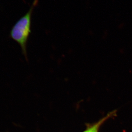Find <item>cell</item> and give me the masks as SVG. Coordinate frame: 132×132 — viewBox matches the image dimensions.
I'll use <instances>...</instances> for the list:
<instances>
[{
    "instance_id": "6da1fadb",
    "label": "cell",
    "mask_w": 132,
    "mask_h": 132,
    "mask_svg": "<svg viewBox=\"0 0 132 132\" xmlns=\"http://www.w3.org/2000/svg\"><path fill=\"white\" fill-rule=\"evenodd\" d=\"M38 3L39 0L33 1L28 11L16 21L10 31V38L19 45L26 59H28L27 46L31 33L32 13Z\"/></svg>"
},
{
    "instance_id": "7a4b0ae2",
    "label": "cell",
    "mask_w": 132,
    "mask_h": 132,
    "mask_svg": "<svg viewBox=\"0 0 132 132\" xmlns=\"http://www.w3.org/2000/svg\"><path fill=\"white\" fill-rule=\"evenodd\" d=\"M116 114V111H114L112 112H110L108 114H107L106 116L103 119L100 120L98 122H96V123L93 124L91 125L88 126L86 130L84 132H98V130L100 127L103 123L106 121L107 120L110 119V118L112 117Z\"/></svg>"
}]
</instances>
